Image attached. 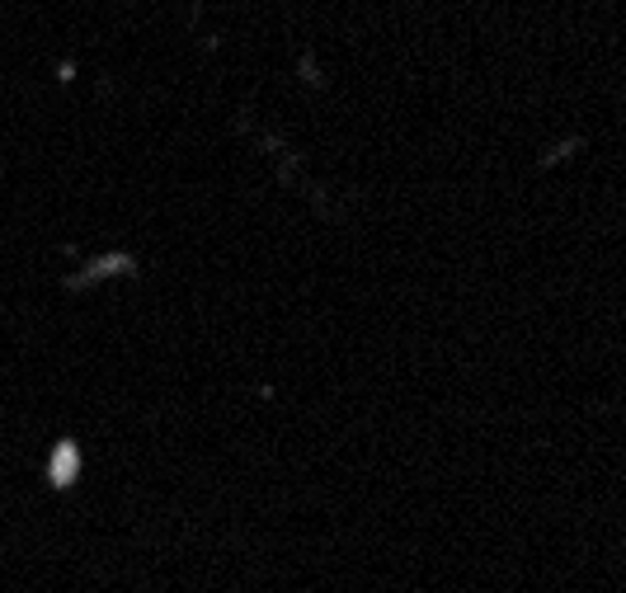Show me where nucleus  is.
Instances as JSON below:
<instances>
[{
	"mask_svg": "<svg viewBox=\"0 0 626 593\" xmlns=\"http://www.w3.org/2000/svg\"><path fill=\"white\" fill-rule=\"evenodd\" d=\"M76 471H81V448H76V443H57L52 462H48L52 485H71V481H76Z\"/></svg>",
	"mask_w": 626,
	"mask_h": 593,
	"instance_id": "nucleus-1",
	"label": "nucleus"
}]
</instances>
